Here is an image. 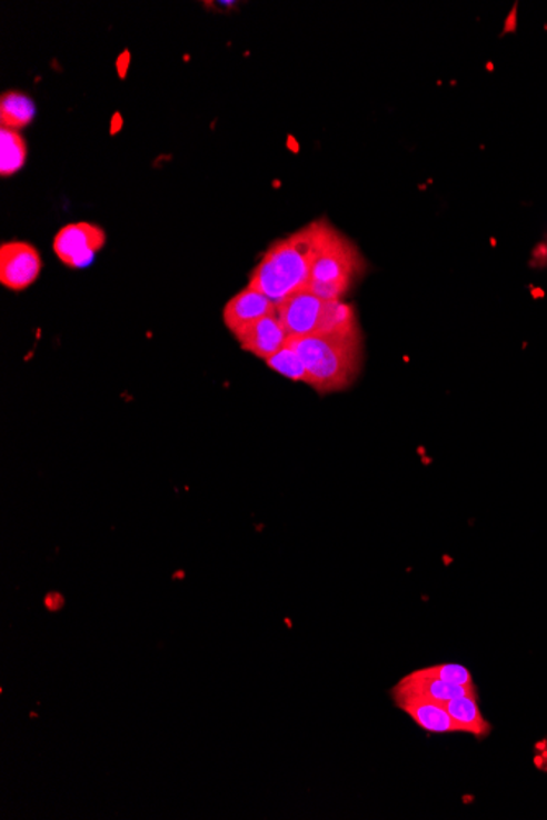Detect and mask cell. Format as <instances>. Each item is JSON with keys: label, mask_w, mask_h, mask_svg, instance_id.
Returning a JSON list of instances; mask_svg holds the SVG:
<instances>
[{"label": "cell", "mask_w": 547, "mask_h": 820, "mask_svg": "<svg viewBox=\"0 0 547 820\" xmlns=\"http://www.w3.org/2000/svg\"><path fill=\"white\" fill-rule=\"evenodd\" d=\"M334 233L335 228L324 218L277 241L249 276V287L276 304L290 293L307 289L315 261Z\"/></svg>", "instance_id": "1"}, {"label": "cell", "mask_w": 547, "mask_h": 820, "mask_svg": "<svg viewBox=\"0 0 547 820\" xmlns=\"http://www.w3.org/2000/svg\"><path fill=\"white\" fill-rule=\"evenodd\" d=\"M286 346L300 356L318 393L348 389L361 370L362 338L289 336Z\"/></svg>", "instance_id": "2"}, {"label": "cell", "mask_w": 547, "mask_h": 820, "mask_svg": "<svg viewBox=\"0 0 547 820\" xmlns=\"http://www.w3.org/2000/svg\"><path fill=\"white\" fill-rule=\"evenodd\" d=\"M365 259L355 244L335 230L311 269L308 289L324 300H339L365 271Z\"/></svg>", "instance_id": "3"}, {"label": "cell", "mask_w": 547, "mask_h": 820, "mask_svg": "<svg viewBox=\"0 0 547 820\" xmlns=\"http://www.w3.org/2000/svg\"><path fill=\"white\" fill-rule=\"evenodd\" d=\"M106 231L92 223H71L54 237L53 249L62 264L71 269L88 268L96 252L106 246Z\"/></svg>", "instance_id": "4"}, {"label": "cell", "mask_w": 547, "mask_h": 820, "mask_svg": "<svg viewBox=\"0 0 547 820\" xmlns=\"http://www.w3.org/2000/svg\"><path fill=\"white\" fill-rule=\"evenodd\" d=\"M41 268L40 252L26 241H10L0 248V283L12 292L29 289Z\"/></svg>", "instance_id": "5"}, {"label": "cell", "mask_w": 547, "mask_h": 820, "mask_svg": "<svg viewBox=\"0 0 547 820\" xmlns=\"http://www.w3.org/2000/svg\"><path fill=\"white\" fill-rule=\"evenodd\" d=\"M327 300L315 296L310 289L297 290L277 303V317L289 336H315L320 324L321 311Z\"/></svg>", "instance_id": "6"}, {"label": "cell", "mask_w": 547, "mask_h": 820, "mask_svg": "<svg viewBox=\"0 0 547 820\" xmlns=\"http://www.w3.org/2000/svg\"><path fill=\"white\" fill-rule=\"evenodd\" d=\"M392 697L396 702L414 699V701L439 702V704L459 697L479 698L476 687H457V684L445 683L438 678L426 677L420 670L411 671L410 674L401 678L392 690Z\"/></svg>", "instance_id": "7"}, {"label": "cell", "mask_w": 547, "mask_h": 820, "mask_svg": "<svg viewBox=\"0 0 547 820\" xmlns=\"http://www.w3.org/2000/svg\"><path fill=\"white\" fill-rule=\"evenodd\" d=\"M274 313H277V304L265 293L248 287L227 303L223 310V321L228 330L233 336H238L245 328Z\"/></svg>", "instance_id": "8"}, {"label": "cell", "mask_w": 547, "mask_h": 820, "mask_svg": "<svg viewBox=\"0 0 547 820\" xmlns=\"http://www.w3.org/2000/svg\"><path fill=\"white\" fill-rule=\"evenodd\" d=\"M235 338L238 339L245 351L251 352L256 358L268 361L280 349L286 348L289 334L284 330L277 313H274L262 318V320L256 321L251 327L245 328Z\"/></svg>", "instance_id": "9"}, {"label": "cell", "mask_w": 547, "mask_h": 820, "mask_svg": "<svg viewBox=\"0 0 547 820\" xmlns=\"http://www.w3.org/2000/svg\"><path fill=\"white\" fill-rule=\"evenodd\" d=\"M401 711L407 712L415 724L432 733L460 732L459 726L449 714L448 709L439 702L400 701L397 702Z\"/></svg>", "instance_id": "10"}, {"label": "cell", "mask_w": 547, "mask_h": 820, "mask_svg": "<svg viewBox=\"0 0 547 820\" xmlns=\"http://www.w3.org/2000/svg\"><path fill=\"white\" fill-rule=\"evenodd\" d=\"M315 336H341L361 338L355 310L341 300H327L321 311L320 324Z\"/></svg>", "instance_id": "11"}, {"label": "cell", "mask_w": 547, "mask_h": 820, "mask_svg": "<svg viewBox=\"0 0 547 820\" xmlns=\"http://www.w3.org/2000/svg\"><path fill=\"white\" fill-rule=\"evenodd\" d=\"M442 706L448 709L449 714L459 726L460 732L473 733V736L480 737V739H484L490 732V724L484 719L479 708V699L476 697L455 698L451 701L442 702Z\"/></svg>", "instance_id": "12"}, {"label": "cell", "mask_w": 547, "mask_h": 820, "mask_svg": "<svg viewBox=\"0 0 547 820\" xmlns=\"http://www.w3.org/2000/svg\"><path fill=\"white\" fill-rule=\"evenodd\" d=\"M33 100L26 93L6 92L0 99V123L2 128L19 131L20 128L29 127L34 119Z\"/></svg>", "instance_id": "13"}, {"label": "cell", "mask_w": 547, "mask_h": 820, "mask_svg": "<svg viewBox=\"0 0 547 820\" xmlns=\"http://www.w3.org/2000/svg\"><path fill=\"white\" fill-rule=\"evenodd\" d=\"M0 174L3 178L16 174L26 166L27 144L22 134L10 128L0 130Z\"/></svg>", "instance_id": "14"}, {"label": "cell", "mask_w": 547, "mask_h": 820, "mask_svg": "<svg viewBox=\"0 0 547 820\" xmlns=\"http://www.w3.org/2000/svg\"><path fill=\"white\" fill-rule=\"evenodd\" d=\"M266 362H268V366L272 370L279 372L280 376L296 380V382L307 383V386L314 389V379H311L310 372L305 367L302 359H300V356L294 349L287 348L286 346V348L280 349L276 356H272Z\"/></svg>", "instance_id": "15"}, {"label": "cell", "mask_w": 547, "mask_h": 820, "mask_svg": "<svg viewBox=\"0 0 547 820\" xmlns=\"http://www.w3.org/2000/svg\"><path fill=\"white\" fill-rule=\"evenodd\" d=\"M420 671L426 677L438 678L445 683L457 684V687H476L473 673L466 667L456 666V663H439V666L428 667Z\"/></svg>", "instance_id": "16"}, {"label": "cell", "mask_w": 547, "mask_h": 820, "mask_svg": "<svg viewBox=\"0 0 547 820\" xmlns=\"http://www.w3.org/2000/svg\"><path fill=\"white\" fill-rule=\"evenodd\" d=\"M44 604H47V608L50 609V611H60L62 604H64V600H62L60 593H51L48 594L47 600H44Z\"/></svg>", "instance_id": "17"}]
</instances>
